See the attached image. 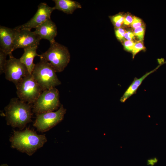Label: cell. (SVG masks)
Wrapping results in <instances>:
<instances>
[{"label": "cell", "instance_id": "ba28073f", "mask_svg": "<svg viewBox=\"0 0 166 166\" xmlns=\"http://www.w3.org/2000/svg\"><path fill=\"white\" fill-rule=\"evenodd\" d=\"M9 56V58L7 61L4 73L6 79L16 86L23 78L30 73L20 59L14 57L12 54Z\"/></svg>", "mask_w": 166, "mask_h": 166}, {"label": "cell", "instance_id": "30bf717a", "mask_svg": "<svg viewBox=\"0 0 166 166\" xmlns=\"http://www.w3.org/2000/svg\"><path fill=\"white\" fill-rule=\"evenodd\" d=\"M53 7H51L45 3H41L38 6L37 10L33 17L27 22L16 27L21 29L31 30L36 28L47 20L50 19L51 14L54 10Z\"/></svg>", "mask_w": 166, "mask_h": 166}, {"label": "cell", "instance_id": "6da1fadb", "mask_svg": "<svg viewBox=\"0 0 166 166\" xmlns=\"http://www.w3.org/2000/svg\"><path fill=\"white\" fill-rule=\"evenodd\" d=\"M13 131L9 139L11 148L29 156L42 147L47 141L45 134H38L29 128L23 131Z\"/></svg>", "mask_w": 166, "mask_h": 166}, {"label": "cell", "instance_id": "7c38bea8", "mask_svg": "<svg viewBox=\"0 0 166 166\" xmlns=\"http://www.w3.org/2000/svg\"><path fill=\"white\" fill-rule=\"evenodd\" d=\"M35 29L34 32L41 39L48 40L50 43L55 41L54 38L57 34V28L51 18Z\"/></svg>", "mask_w": 166, "mask_h": 166}, {"label": "cell", "instance_id": "7a4b0ae2", "mask_svg": "<svg viewBox=\"0 0 166 166\" xmlns=\"http://www.w3.org/2000/svg\"><path fill=\"white\" fill-rule=\"evenodd\" d=\"M33 104L26 103L18 98H12L4 108L7 124L22 130L31 122Z\"/></svg>", "mask_w": 166, "mask_h": 166}, {"label": "cell", "instance_id": "3957f363", "mask_svg": "<svg viewBox=\"0 0 166 166\" xmlns=\"http://www.w3.org/2000/svg\"><path fill=\"white\" fill-rule=\"evenodd\" d=\"M40 60L48 62L56 72L63 71L69 63L70 55L67 47L55 41L45 52L39 55Z\"/></svg>", "mask_w": 166, "mask_h": 166}, {"label": "cell", "instance_id": "d4e9b609", "mask_svg": "<svg viewBox=\"0 0 166 166\" xmlns=\"http://www.w3.org/2000/svg\"><path fill=\"white\" fill-rule=\"evenodd\" d=\"M134 33L131 31H126L124 35V38L128 41H131L134 38Z\"/></svg>", "mask_w": 166, "mask_h": 166}, {"label": "cell", "instance_id": "5b68a950", "mask_svg": "<svg viewBox=\"0 0 166 166\" xmlns=\"http://www.w3.org/2000/svg\"><path fill=\"white\" fill-rule=\"evenodd\" d=\"M16 87L18 98L23 102L33 105L43 91L30 74L23 78Z\"/></svg>", "mask_w": 166, "mask_h": 166}, {"label": "cell", "instance_id": "e0dca14e", "mask_svg": "<svg viewBox=\"0 0 166 166\" xmlns=\"http://www.w3.org/2000/svg\"><path fill=\"white\" fill-rule=\"evenodd\" d=\"M7 55L2 50H0V73L2 74L4 73L7 61L6 56Z\"/></svg>", "mask_w": 166, "mask_h": 166}, {"label": "cell", "instance_id": "7402d4cb", "mask_svg": "<svg viewBox=\"0 0 166 166\" xmlns=\"http://www.w3.org/2000/svg\"><path fill=\"white\" fill-rule=\"evenodd\" d=\"M131 25L132 27L134 29L141 26L142 21L138 18L134 16L133 17V20Z\"/></svg>", "mask_w": 166, "mask_h": 166}, {"label": "cell", "instance_id": "ac0fdd59", "mask_svg": "<svg viewBox=\"0 0 166 166\" xmlns=\"http://www.w3.org/2000/svg\"><path fill=\"white\" fill-rule=\"evenodd\" d=\"M144 49L143 43L140 41H137L135 42L133 49L132 52L133 58L138 52Z\"/></svg>", "mask_w": 166, "mask_h": 166}, {"label": "cell", "instance_id": "5bb4252c", "mask_svg": "<svg viewBox=\"0 0 166 166\" xmlns=\"http://www.w3.org/2000/svg\"><path fill=\"white\" fill-rule=\"evenodd\" d=\"M54 10H57L67 14H72L77 9L82 8L78 2L72 0H54Z\"/></svg>", "mask_w": 166, "mask_h": 166}, {"label": "cell", "instance_id": "8992f818", "mask_svg": "<svg viewBox=\"0 0 166 166\" xmlns=\"http://www.w3.org/2000/svg\"><path fill=\"white\" fill-rule=\"evenodd\" d=\"M60 106L59 92L54 87L42 92L33 104L32 111L36 114L53 112Z\"/></svg>", "mask_w": 166, "mask_h": 166}, {"label": "cell", "instance_id": "484cf974", "mask_svg": "<svg viewBox=\"0 0 166 166\" xmlns=\"http://www.w3.org/2000/svg\"><path fill=\"white\" fill-rule=\"evenodd\" d=\"M0 166H8L7 164H3L1 165Z\"/></svg>", "mask_w": 166, "mask_h": 166}, {"label": "cell", "instance_id": "8fae6325", "mask_svg": "<svg viewBox=\"0 0 166 166\" xmlns=\"http://www.w3.org/2000/svg\"><path fill=\"white\" fill-rule=\"evenodd\" d=\"M15 35L13 29L0 26V50L7 55L12 54Z\"/></svg>", "mask_w": 166, "mask_h": 166}, {"label": "cell", "instance_id": "277c9868", "mask_svg": "<svg viewBox=\"0 0 166 166\" xmlns=\"http://www.w3.org/2000/svg\"><path fill=\"white\" fill-rule=\"evenodd\" d=\"M56 73L48 62L40 60L35 65L32 74L44 91L61 84Z\"/></svg>", "mask_w": 166, "mask_h": 166}, {"label": "cell", "instance_id": "9c48e42d", "mask_svg": "<svg viewBox=\"0 0 166 166\" xmlns=\"http://www.w3.org/2000/svg\"><path fill=\"white\" fill-rule=\"evenodd\" d=\"M15 35L13 48V51L18 48H26L38 46L41 40L34 31L28 29L14 28Z\"/></svg>", "mask_w": 166, "mask_h": 166}, {"label": "cell", "instance_id": "52a82bcc", "mask_svg": "<svg viewBox=\"0 0 166 166\" xmlns=\"http://www.w3.org/2000/svg\"><path fill=\"white\" fill-rule=\"evenodd\" d=\"M66 110L62 105L56 112H50L36 114L33 124L38 131L44 132L49 131L63 119Z\"/></svg>", "mask_w": 166, "mask_h": 166}, {"label": "cell", "instance_id": "ffe728a7", "mask_svg": "<svg viewBox=\"0 0 166 166\" xmlns=\"http://www.w3.org/2000/svg\"><path fill=\"white\" fill-rule=\"evenodd\" d=\"M125 32L122 28H117L115 30V34L117 38L119 40H122L124 38Z\"/></svg>", "mask_w": 166, "mask_h": 166}, {"label": "cell", "instance_id": "4fadbf2b", "mask_svg": "<svg viewBox=\"0 0 166 166\" xmlns=\"http://www.w3.org/2000/svg\"><path fill=\"white\" fill-rule=\"evenodd\" d=\"M38 47L24 49V52L19 58L20 61L26 66L30 74H32L36 65L34 62V59L39 55L37 53Z\"/></svg>", "mask_w": 166, "mask_h": 166}, {"label": "cell", "instance_id": "2e32d148", "mask_svg": "<svg viewBox=\"0 0 166 166\" xmlns=\"http://www.w3.org/2000/svg\"><path fill=\"white\" fill-rule=\"evenodd\" d=\"M124 17L123 15L121 14H117L112 17L111 21L116 28L121 27L122 24L124 23Z\"/></svg>", "mask_w": 166, "mask_h": 166}, {"label": "cell", "instance_id": "9a60e30c", "mask_svg": "<svg viewBox=\"0 0 166 166\" xmlns=\"http://www.w3.org/2000/svg\"><path fill=\"white\" fill-rule=\"evenodd\" d=\"M155 70L147 73L139 78L135 77L132 83L121 97L120 99V101L122 103L125 102L131 96L136 93L137 89L144 79L149 75L153 72Z\"/></svg>", "mask_w": 166, "mask_h": 166}, {"label": "cell", "instance_id": "d6986e66", "mask_svg": "<svg viewBox=\"0 0 166 166\" xmlns=\"http://www.w3.org/2000/svg\"><path fill=\"white\" fill-rule=\"evenodd\" d=\"M144 28L141 26L135 29L133 33L140 41H142L144 39Z\"/></svg>", "mask_w": 166, "mask_h": 166}, {"label": "cell", "instance_id": "44dd1931", "mask_svg": "<svg viewBox=\"0 0 166 166\" xmlns=\"http://www.w3.org/2000/svg\"><path fill=\"white\" fill-rule=\"evenodd\" d=\"M135 45V42L132 41L125 40L123 43L125 49L128 51L132 52Z\"/></svg>", "mask_w": 166, "mask_h": 166}, {"label": "cell", "instance_id": "603a6c76", "mask_svg": "<svg viewBox=\"0 0 166 166\" xmlns=\"http://www.w3.org/2000/svg\"><path fill=\"white\" fill-rule=\"evenodd\" d=\"M158 159L156 157H154L147 160V164L148 165L153 166L157 163Z\"/></svg>", "mask_w": 166, "mask_h": 166}, {"label": "cell", "instance_id": "cb8c5ba5", "mask_svg": "<svg viewBox=\"0 0 166 166\" xmlns=\"http://www.w3.org/2000/svg\"><path fill=\"white\" fill-rule=\"evenodd\" d=\"M133 20V17L130 15H127L124 17V24L126 25L131 24Z\"/></svg>", "mask_w": 166, "mask_h": 166}]
</instances>
